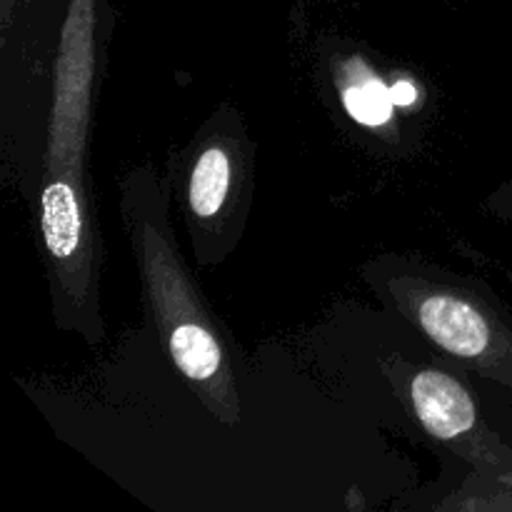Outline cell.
<instances>
[{
    "mask_svg": "<svg viewBox=\"0 0 512 512\" xmlns=\"http://www.w3.org/2000/svg\"><path fill=\"white\" fill-rule=\"evenodd\" d=\"M390 93H393V103L398 110H408L415 108L420 103V85L415 83L413 75L408 73H400L390 80Z\"/></svg>",
    "mask_w": 512,
    "mask_h": 512,
    "instance_id": "cell-9",
    "label": "cell"
},
{
    "mask_svg": "<svg viewBox=\"0 0 512 512\" xmlns=\"http://www.w3.org/2000/svg\"><path fill=\"white\" fill-rule=\"evenodd\" d=\"M443 510H512V483L470 475L468 483L440 503Z\"/></svg>",
    "mask_w": 512,
    "mask_h": 512,
    "instance_id": "cell-7",
    "label": "cell"
},
{
    "mask_svg": "<svg viewBox=\"0 0 512 512\" xmlns=\"http://www.w3.org/2000/svg\"><path fill=\"white\" fill-rule=\"evenodd\" d=\"M258 145L245 115L223 103L193 138L170 150L165 178L183 213L190 253L200 270L220 268L240 245L255 195Z\"/></svg>",
    "mask_w": 512,
    "mask_h": 512,
    "instance_id": "cell-4",
    "label": "cell"
},
{
    "mask_svg": "<svg viewBox=\"0 0 512 512\" xmlns=\"http://www.w3.org/2000/svg\"><path fill=\"white\" fill-rule=\"evenodd\" d=\"M330 70L340 105L350 120L370 130L393 123L398 108L390 93V80L363 53L335 55Z\"/></svg>",
    "mask_w": 512,
    "mask_h": 512,
    "instance_id": "cell-6",
    "label": "cell"
},
{
    "mask_svg": "<svg viewBox=\"0 0 512 512\" xmlns=\"http://www.w3.org/2000/svg\"><path fill=\"white\" fill-rule=\"evenodd\" d=\"M18 8H20V0H0V33H3V43L8 40Z\"/></svg>",
    "mask_w": 512,
    "mask_h": 512,
    "instance_id": "cell-10",
    "label": "cell"
},
{
    "mask_svg": "<svg viewBox=\"0 0 512 512\" xmlns=\"http://www.w3.org/2000/svg\"><path fill=\"white\" fill-rule=\"evenodd\" d=\"M168 178L138 163L118 178V208L153 328L205 413L225 428L243 423L240 355L180 253L170 223Z\"/></svg>",
    "mask_w": 512,
    "mask_h": 512,
    "instance_id": "cell-2",
    "label": "cell"
},
{
    "mask_svg": "<svg viewBox=\"0 0 512 512\" xmlns=\"http://www.w3.org/2000/svg\"><path fill=\"white\" fill-rule=\"evenodd\" d=\"M108 13V0L65 3L38 190V238L55 328L85 345H100L108 333L100 303L103 238L88 185Z\"/></svg>",
    "mask_w": 512,
    "mask_h": 512,
    "instance_id": "cell-1",
    "label": "cell"
},
{
    "mask_svg": "<svg viewBox=\"0 0 512 512\" xmlns=\"http://www.w3.org/2000/svg\"><path fill=\"white\" fill-rule=\"evenodd\" d=\"M380 370L430 440L465 460L480 478L512 483V445L490 428L473 388L460 375L403 355H385Z\"/></svg>",
    "mask_w": 512,
    "mask_h": 512,
    "instance_id": "cell-5",
    "label": "cell"
},
{
    "mask_svg": "<svg viewBox=\"0 0 512 512\" xmlns=\"http://www.w3.org/2000/svg\"><path fill=\"white\" fill-rule=\"evenodd\" d=\"M480 208H483V213L488 215V218L512 225V178L500 183L493 193H488V198L483 200Z\"/></svg>",
    "mask_w": 512,
    "mask_h": 512,
    "instance_id": "cell-8",
    "label": "cell"
},
{
    "mask_svg": "<svg viewBox=\"0 0 512 512\" xmlns=\"http://www.w3.org/2000/svg\"><path fill=\"white\" fill-rule=\"evenodd\" d=\"M360 278L390 313L512 400V313L493 288L400 253L368 260Z\"/></svg>",
    "mask_w": 512,
    "mask_h": 512,
    "instance_id": "cell-3",
    "label": "cell"
}]
</instances>
